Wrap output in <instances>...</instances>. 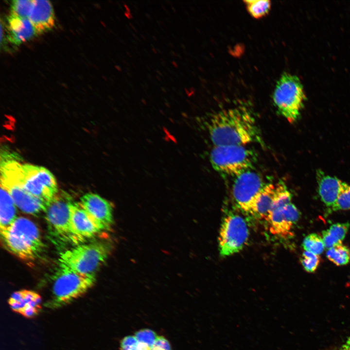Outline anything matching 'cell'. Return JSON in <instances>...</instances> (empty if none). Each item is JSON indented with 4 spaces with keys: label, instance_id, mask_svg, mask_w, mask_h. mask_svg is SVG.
I'll return each instance as SVG.
<instances>
[{
    "label": "cell",
    "instance_id": "1",
    "mask_svg": "<svg viewBox=\"0 0 350 350\" xmlns=\"http://www.w3.org/2000/svg\"><path fill=\"white\" fill-rule=\"evenodd\" d=\"M207 127L214 146L261 142V136L252 114L244 106L223 109L210 118Z\"/></svg>",
    "mask_w": 350,
    "mask_h": 350
},
{
    "label": "cell",
    "instance_id": "2",
    "mask_svg": "<svg viewBox=\"0 0 350 350\" xmlns=\"http://www.w3.org/2000/svg\"><path fill=\"white\" fill-rule=\"evenodd\" d=\"M1 183H12L49 206L57 194V185L53 175L46 168L17 161L7 163L1 172Z\"/></svg>",
    "mask_w": 350,
    "mask_h": 350
},
{
    "label": "cell",
    "instance_id": "3",
    "mask_svg": "<svg viewBox=\"0 0 350 350\" xmlns=\"http://www.w3.org/2000/svg\"><path fill=\"white\" fill-rule=\"evenodd\" d=\"M5 247L20 259L34 261L44 249L39 230L30 220L18 217L8 228L0 229Z\"/></svg>",
    "mask_w": 350,
    "mask_h": 350
},
{
    "label": "cell",
    "instance_id": "4",
    "mask_svg": "<svg viewBox=\"0 0 350 350\" xmlns=\"http://www.w3.org/2000/svg\"><path fill=\"white\" fill-rule=\"evenodd\" d=\"M96 274H82L59 267L54 277L50 298L44 306L55 310L66 306L85 294L95 284Z\"/></svg>",
    "mask_w": 350,
    "mask_h": 350
},
{
    "label": "cell",
    "instance_id": "5",
    "mask_svg": "<svg viewBox=\"0 0 350 350\" xmlns=\"http://www.w3.org/2000/svg\"><path fill=\"white\" fill-rule=\"evenodd\" d=\"M112 249V244L105 241L77 245L60 254L59 267L82 274H96Z\"/></svg>",
    "mask_w": 350,
    "mask_h": 350
},
{
    "label": "cell",
    "instance_id": "6",
    "mask_svg": "<svg viewBox=\"0 0 350 350\" xmlns=\"http://www.w3.org/2000/svg\"><path fill=\"white\" fill-rule=\"evenodd\" d=\"M272 97L278 112L289 122L299 119L306 97L298 76L283 72L277 81Z\"/></svg>",
    "mask_w": 350,
    "mask_h": 350
},
{
    "label": "cell",
    "instance_id": "7",
    "mask_svg": "<svg viewBox=\"0 0 350 350\" xmlns=\"http://www.w3.org/2000/svg\"><path fill=\"white\" fill-rule=\"evenodd\" d=\"M255 152L245 145L214 146L210 154L211 165L223 175L236 177L252 170L257 160Z\"/></svg>",
    "mask_w": 350,
    "mask_h": 350
},
{
    "label": "cell",
    "instance_id": "8",
    "mask_svg": "<svg viewBox=\"0 0 350 350\" xmlns=\"http://www.w3.org/2000/svg\"><path fill=\"white\" fill-rule=\"evenodd\" d=\"M71 202L68 195L56 194L45 212L46 219L49 234L56 242L77 245L82 243L72 229Z\"/></svg>",
    "mask_w": 350,
    "mask_h": 350
},
{
    "label": "cell",
    "instance_id": "9",
    "mask_svg": "<svg viewBox=\"0 0 350 350\" xmlns=\"http://www.w3.org/2000/svg\"><path fill=\"white\" fill-rule=\"evenodd\" d=\"M249 235L245 219L235 211H228L223 218L218 237L221 256L228 257L241 251L247 242Z\"/></svg>",
    "mask_w": 350,
    "mask_h": 350
},
{
    "label": "cell",
    "instance_id": "10",
    "mask_svg": "<svg viewBox=\"0 0 350 350\" xmlns=\"http://www.w3.org/2000/svg\"><path fill=\"white\" fill-rule=\"evenodd\" d=\"M265 184L261 175L252 170L235 177L232 188L235 206L242 211L250 214L254 200Z\"/></svg>",
    "mask_w": 350,
    "mask_h": 350
},
{
    "label": "cell",
    "instance_id": "11",
    "mask_svg": "<svg viewBox=\"0 0 350 350\" xmlns=\"http://www.w3.org/2000/svg\"><path fill=\"white\" fill-rule=\"evenodd\" d=\"M80 205L101 231L109 230L113 223V206L99 195L87 193L80 198Z\"/></svg>",
    "mask_w": 350,
    "mask_h": 350
},
{
    "label": "cell",
    "instance_id": "12",
    "mask_svg": "<svg viewBox=\"0 0 350 350\" xmlns=\"http://www.w3.org/2000/svg\"><path fill=\"white\" fill-rule=\"evenodd\" d=\"M300 215L299 211L292 203L272 211L265 220L268 230L271 234L280 238H291L294 235V228Z\"/></svg>",
    "mask_w": 350,
    "mask_h": 350
},
{
    "label": "cell",
    "instance_id": "13",
    "mask_svg": "<svg viewBox=\"0 0 350 350\" xmlns=\"http://www.w3.org/2000/svg\"><path fill=\"white\" fill-rule=\"evenodd\" d=\"M11 310L28 318L37 315L42 309V298L37 293L29 290L14 292L8 301Z\"/></svg>",
    "mask_w": 350,
    "mask_h": 350
},
{
    "label": "cell",
    "instance_id": "14",
    "mask_svg": "<svg viewBox=\"0 0 350 350\" xmlns=\"http://www.w3.org/2000/svg\"><path fill=\"white\" fill-rule=\"evenodd\" d=\"M0 186L7 191L16 206L23 212L34 215L42 211L46 212L49 205L19 185L12 183H1Z\"/></svg>",
    "mask_w": 350,
    "mask_h": 350
},
{
    "label": "cell",
    "instance_id": "15",
    "mask_svg": "<svg viewBox=\"0 0 350 350\" xmlns=\"http://www.w3.org/2000/svg\"><path fill=\"white\" fill-rule=\"evenodd\" d=\"M285 184L281 181L276 183H266L254 200L250 214L265 221Z\"/></svg>",
    "mask_w": 350,
    "mask_h": 350
},
{
    "label": "cell",
    "instance_id": "16",
    "mask_svg": "<svg viewBox=\"0 0 350 350\" xmlns=\"http://www.w3.org/2000/svg\"><path fill=\"white\" fill-rule=\"evenodd\" d=\"M70 209L72 229L81 243L102 232L89 217L80 203L72 202Z\"/></svg>",
    "mask_w": 350,
    "mask_h": 350
},
{
    "label": "cell",
    "instance_id": "17",
    "mask_svg": "<svg viewBox=\"0 0 350 350\" xmlns=\"http://www.w3.org/2000/svg\"><path fill=\"white\" fill-rule=\"evenodd\" d=\"M28 19L36 34H41L52 29L55 24L53 7L49 0H33Z\"/></svg>",
    "mask_w": 350,
    "mask_h": 350
},
{
    "label": "cell",
    "instance_id": "18",
    "mask_svg": "<svg viewBox=\"0 0 350 350\" xmlns=\"http://www.w3.org/2000/svg\"><path fill=\"white\" fill-rule=\"evenodd\" d=\"M318 192L322 202L331 208L340 193L342 181L335 176L326 174L320 169L316 170Z\"/></svg>",
    "mask_w": 350,
    "mask_h": 350
},
{
    "label": "cell",
    "instance_id": "19",
    "mask_svg": "<svg viewBox=\"0 0 350 350\" xmlns=\"http://www.w3.org/2000/svg\"><path fill=\"white\" fill-rule=\"evenodd\" d=\"M7 20L9 31L8 39L15 45H19L37 35L33 25L27 18L10 14Z\"/></svg>",
    "mask_w": 350,
    "mask_h": 350
},
{
    "label": "cell",
    "instance_id": "20",
    "mask_svg": "<svg viewBox=\"0 0 350 350\" xmlns=\"http://www.w3.org/2000/svg\"><path fill=\"white\" fill-rule=\"evenodd\" d=\"M16 207L9 192L0 186V229L10 227L18 217Z\"/></svg>",
    "mask_w": 350,
    "mask_h": 350
},
{
    "label": "cell",
    "instance_id": "21",
    "mask_svg": "<svg viewBox=\"0 0 350 350\" xmlns=\"http://www.w3.org/2000/svg\"><path fill=\"white\" fill-rule=\"evenodd\" d=\"M350 228V222L336 223L322 231V239L325 248L328 249L336 245L342 243Z\"/></svg>",
    "mask_w": 350,
    "mask_h": 350
},
{
    "label": "cell",
    "instance_id": "22",
    "mask_svg": "<svg viewBox=\"0 0 350 350\" xmlns=\"http://www.w3.org/2000/svg\"><path fill=\"white\" fill-rule=\"evenodd\" d=\"M327 258L337 266L345 265L350 262V249L341 244L327 249Z\"/></svg>",
    "mask_w": 350,
    "mask_h": 350
},
{
    "label": "cell",
    "instance_id": "23",
    "mask_svg": "<svg viewBox=\"0 0 350 350\" xmlns=\"http://www.w3.org/2000/svg\"><path fill=\"white\" fill-rule=\"evenodd\" d=\"M244 1L249 14L255 18H260L266 16L271 8L270 0H247Z\"/></svg>",
    "mask_w": 350,
    "mask_h": 350
},
{
    "label": "cell",
    "instance_id": "24",
    "mask_svg": "<svg viewBox=\"0 0 350 350\" xmlns=\"http://www.w3.org/2000/svg\"><path fill=\"white\" fill-rule=\"evenodd\" d=\"M350 210V185L342 182L341 191L334 205L327 209V213L341 210Z\"/></svg>",
    "mask_w": 350,
    "mask_h": 350
},
{
    "label": "cell",
    "instance_id": "25",
    "mask_svg": "<svg viewBox=\"0 0 350 350\" xmlns=\"http://www.w3.org/2000/svg\"><path fill=\"white\" fill-rule=\"evenodd\" d=\"M302 246L305 251L319 255L325 248L322 238L316 233H311L303 240Z\"/></svg>",
    "mask_w": 350,
    "mask_h": 350
},
{
    "label": "cell",
    "instance_id": "26",
    "mask_svg": "<svg viewBox=\"0 0 350 350\" xmlns=\"http://www.w3.org/2000/svg\"><path fill=\"white\" fill-rule=\"evenodd\" d=\"M33 0H14L11 4V15L27 18L33 5Z\"/></svg>",
    "mask_w": 350,
    "mask_h": 350
},
{
    "label": "cell",
    "instance_id": "27",
    "mask_svg": "<svg viewBox=\"0 0 350 350\" xmlns=\"http://www.w3.org/2000/svg\"><path fill=\"white\" fill-rule=\"evenodd\" d=\"M300 262L306 272L313 273L318 268L320 258L318 255L304 251L300 258Z\"/></svg>",
    "mask_w": 350,
    "mask_h": 350
},
{
    "label": "cell",
    "instance_id": "28",
    "mask_svg": "<svg viewBox=\"0 0 350 350\" xmlns=\"http://www.w3.org/2000/svg\"><path fill=\"white\" fill-rule=\"evenodd\" d=\"M135 336L139 342L151 346L158 335L155 332L149 329H143L137 332Z\"/></svg>",
    "mask_w": 350,
    "mask_h": 350
},
{
    "label": "cell",
    "instance_id": "29",
    "mask_svg": "<svg viewBox=\"0 0 350 350\" xmlns=\"http://www.w3.org/2000/svg\"><path fill=\"white\" fill-rule=\"evenodd\" d=\"M150 350H172L169 342L162 336H158Z\"/></svg>",
    "mask_w": 350,
    "mask_h": 350
},
{
    "label": "cell",
    "instance_id": "30",
    "mask_svg": "<svg viewBox=\"0 0 350 350\" xmlns=\"http://www.w3.org/2000/svg\"><path fill=\"white\" fill-rule=\"evenodd\" d=\"M139 343L135 335L127 336L121 341V350H133Z\"/></svg>",
    "mask_w": 350,
    "mask_h": 350
},
{
    "label": "cell",
    "instance_id": "31",
    "mask_svg": "<svg viewBox=\"0 0 350 350\" xmlns=\"http://www.w3.org/2000/svg\"><path fill=\"white\" fill-rule=\"evenodd\" d=\"M339 350H350V336Z\"/></svg>",
    "mask_w": 350,
    "mask_h": 350
},
{
    "label": "cell",
    "instance_id": "32",
    "mask_svg": "<svg viewBox=\"0 0 350 350\" xmlns=\"http://www.w3.org/2000/svg\"><path fill=\"white\" fill-rule=\"evenodd\" d=\"M124 15L126 18H127L128 19H132L133 18V16L130 12H128L125 11L124 12Z\"/></svg>",
    "mask_w": 350,
    "mask_h": 350
},
{
    "label": "cell",
    "instance_id": "33",
    "mask_svg": "<svg viewBox=\"0 0 350 350\" xmlns=\"http://www.w3.org/2000/svg\"><path fill=\"white\" fill-rule=\"evenodd\" d=\"M124 7H125V9H126V12H130V9H129V8L128 7V6L126 4H124Z\"/></svg>",
    "mask_w": 350,
    "mask_h": 350
},
{
    "label": "cell",
    "instance_id": "34",
    "mask_svg": "<svg viewBox=\"0 0 350 350\" xmlns=\"http://www.w3.org/2000/svg\"><path fill=\"white\" fill-rule=\"evenodd\" d=\"M130 26L131 27V28L134 30L135 32H137V29L135 28V27L131 23H129Z\"/></svg>",
    "mask_w": 350,
    "mask_h": 350
},
{
    "label": "cell",
    "instance_id": "35",
    "mask_svg": "<svg viewBox=\"0 0 350 350\" xmlns=\"http://www.w3.org/2000/svg\"><path fill=\"white\" fill-rule=\"evenodd\" d=\"M172 64L175 67H176V68H177V67H178V65H177V64L176 63V62H175V61H172Z\"/></svg>",
    "mask_w": 350,
    "mask_h": 350
},
{
    "label": "cell",
    "instance_id": "36",
    "mask_svg": "<svg viewBox=\"0 0 350 350\" xmlns=\"http://www.w3.org/2000/svg\"><path fill=\"white\" fill-rule=\"evenodd\" d=\"M171 54H172V55L177 56V54H176V53L173 51H171Z\"/></svg>",
    "mask_w": 350,
    "mask_h": 350
},
{
    "label": "cell",
    "instance_id": "37",
    "mask_svg": "<svg viewBox=\"0 0 350 350\" xmlns=\"http://www.w3.org/2000/svg\"><path fill=\"white\" fill-rule=\"evenodd\" d=\"M156 72H157V73H158V74L160 76H162V77L163 76V74H162L160 71H159L158 70H156Z\"/></svg>",
    "mask_w": 350,
    "mask_h": 350
},
{
    "label": "cell",
    "instance_id": "38",
    "mask_svg": "<svg viewBox=\"0 0 350 350\" xmlns=\"http://www.w3.org/2000/svg\"><path fill=\"white\" fill-rule=\"evenodd\" d=\"M145 16H146L148 18H149V19L151 18V16H150L149 14L146 13V14H145Z\"/></svg>",
    "mask_w": 350,
    "mask_h": 350
},
{
    "label": "cell",
    "instance_id": "39",
    "mask_svg": "<svg viewBox=\"0 0 350 350\" xmlns=\"http://www.w3.org/2000/svg\"><path fill=\"white\" fill-rule=\"evenodd\" d=\"M116 69H118V70L119 71H122V68H121L120 66H116Z\"/></svg>",
    "mask_w": 350,
    "mask_h": 350
},
{
    "label": "cell",
    "instance_id": "40",
    "mask_svg": "<svg viewBox=\"0 0 350 350\" xmlns=\"http://www.w3.org/2000/svg\"><path fill=\"white\" fill-rule=\"evenodd\" d=\"M152 51H153V52L155 53H156V54H157V53H158V52H157V50H156V49L154 48H152Z\"/></svg>",
    "mask_w": 350,
    "mask_h": 350
},
{
    "label": "cell",
    "instance_id": "41",
    "mask_svg": "<svg viewBox=\"0 0 350 350\" xmlns=\"http://www.w3.org/2000/svg\"><path fill=\"white\" fill-rule=\"evenodd\" d=\"M161 89L163 91H164V92H166V88H164V87H161Z\"/></svg>",
    "mask_w": 350,
    "mask_h": 350
},
{
    "label": "cell",
    "instance_id": "42",
    "mask_svg": "<svg viewBox=\"0 0 350 350\" xmlns=\"http://www.w3.org/2000/svg\"><path fill=\"white\" fill-rule=\"evenodd\" d=\"M172 9L174 12H176V10L174 7L172 6Z\"/></svg>",
    "mask_w": 350,
    "mask_h": 350
},
{
    "label": "cell",
    "instance_id": "43",
    "mask_svg": "<svg viewBox=\"0 0 350 350\" xmlns=\"http://www.w3.org/2000/svg\"><path fill=\"white\" fill-rule=\"evenodd\" d=\"M156 78H157V79L158 81H160V80H161L160 77H158V76H156Z\"/></svg>",
    "mask_w": 350,
    "mask_h": 350
},
{
    "label": "cell",
    "instance_id": "44",
    "mask_svg": "<svg viewBox=\"0 0 350 350\" xmlns=\"http://www.w3.org/2000/svg\"><path fill=\"white\" fill-rule=\"evenodd\" d=\"M177 57H179V58H181V56L179 54H177Z\"/></svg>",
    "mask_w": 350,
    "mask_h": 350
},
{
    "label": "cell",
    "instance_id": "45",
    "mask_svg": "<svg viewBox=\"0 0 350 350\" xmlns=\"http://www.w3.org/2000/svg\"><path fill=\"white\" fill-rule=\"evenodd\" d=\"M152 37L154 38V40H156V41L157 40V38L155 37L154 35H153V36H152Z\"/></svg>",
    "mask_w": 350,
    "mask_h": 350
},
{
    "label": "cell",
    "instance_id": "46",
    "mask_svg": "<svg viewBox=\"0 0 350 350\" xmlns=\"http://www.w3.org/2000/svg\"><path fill=\"white\" fill-rule=\"evenodd\" d=\"M140 36L142 37V38H143V39H145V37H144V36H143L142 35H140Z\"/></svg>",
    "mask_w": 350,
    "mask_h": 350
},
{
    "label": "cell",
    "instance_id": "47",
    "mask_svg": "<svg viewBox=\"0 0 350 350\" xmlns=\"http://www.w3.org/2000/svg\"><path fill=\"white\" fill-rule=\"evenodd\" d=\"M169 45H170V46H171V47H174L172 43H170V44H169Z\"/></svg>",
    "mask_w": 350,
    "mask_h": 350
},
{
    "label": "cell",
    "instance_id": "48",
    "mask_svg": "<svg viewBox=\"0 0 350 350\" xmlns=\"http://www.w3.org/2000/svg\"><path fill=\"white\" fill-rule=\"evenodd\" d=\"M127 53L128 54V55H129L130 57H132V56L130 55V54L129 52H127Z\"/></svg>",
    "mask_w": 350,
    "mask_h": 350
}]
</instances>
